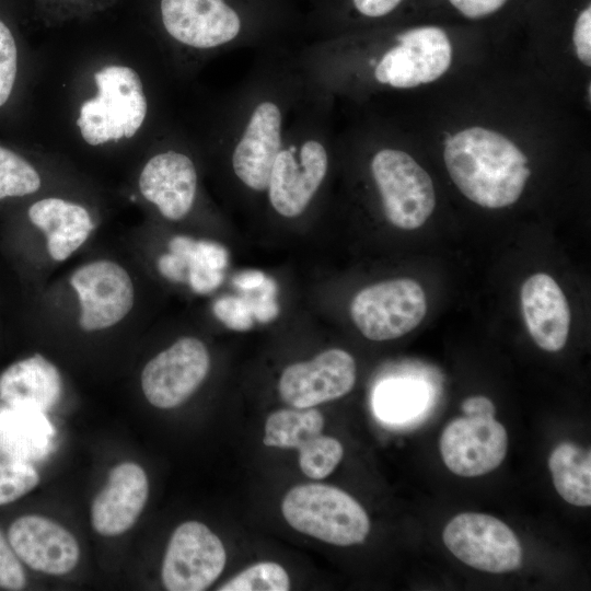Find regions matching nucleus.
<instances>
[{"instance_id":"nucleus-1","label":"nucleus","mask_w":591,"mask_h":591,"mask_svg":"<svg viewBox=\"0 0 591 591\" xmlns=\"http://www.w3.org/2000/svg\"><path fill=\"white\" fill-rule=\"evenodd\" d=\"M314 92L296 54L274 47L232 94L213 138L227 150L243 187L266 193L290 125Z\"/></svg>"},{"instance_id":"nucleus-2","label":"nucleus","mask_w":591,"mask_h":591,"mask_svg":"<svg viewBox=\"0 0 591 591\" xmlns=\"http://www.w3.org/2000/svg\"><path fill=\"white\" fill-rule=\"evenodd\" d=\"M160 34L177 61L268 45L290 22L285 0H157Z\"/></svg>"},{"instance_id":"nucleus-3","label":"nucleus","mask_w":591,"mask_h":591,"mask_svg":"<svg viewBox=\"0 0 591 591\" xmlns=\"http://www.w3.org/2000/svg\"><path fill=\"white\" fill-rule=\"evenodd\" d=\"M443 159L459 190L489 209L513 205L531 175L529 160L505 135L480 126L449 135Z\"/></svg>"},{"instance_id":"nucleus-4","label":"nucleus","mask_w":591,"mask_h":591,"mask_svg":"<svg viewBox=\"0 0 591 591\" xmlns=\"http://www.w3.org/2000/svg\"><path fill=\"white\" fill-rule=\"evenodd\" d=\"M329 105L331 99L315 88L276 157L265 194L281 217L303 215L325 183L331 166Z\"/></svg>"},{"instance_id":"nucleus-5","label":"nucleus","mask_w":591,"mask_h":591,"mask_svg":"<svg viewBox=\"0 0 591 591\" xmlns=\"http://www.w3.org/2000/svg\"><path fill=\"white\" fill-rule=\"evenodd\" d=\"M88 91L74 109V129L90 147L129 141L147 126L152 101L142 74L132 66L109 61L93 69Z\"/></svg>"},{"instance_id":"nucleus-6","label":"nucleus","mask_w":591,"mask_h":591,"mask_svg":"<svg viewBox=\"0 0 591 591\" xmlns=\"http://www.w3.org/2000/svg\"><path fill=\"white\" fill-rule=\"evenodd\" d=\"M281 511L294 530L337 546L360 544L370 531L362 506L344 490L325 484L291 488Z\"/></svg>"},{"instance_id":"nucleus-7","label":"nucleus","mask_w":591,"mask_h":591,"mask_svg":"<svg viewBox=\"0 0 591 591\" xmlns=\"http://www.w3.org/2000/svg\"><path fill=\"white\" fill-rule=\"evenodd\" d=\"M371 178L386 220L397 229L420 228L436 207V192L427 171L406 151L383 147L369 162Z\"/></svg>"},{"instance_id":"nucleus-8","label":"nucleus","mask_w":591,"mask_h":591,"mask_svg":"<svg viewBox=\"0 0 591 591\" xmlns=\"http://www.w3.org/2000/svg\"><path fill=\"white\" fill-rule=\"evenodd\" d=\"M394 44L368 57L367 66L379 85L413 89L442 77L452 62V45L438 26H419L397 33Z\"/></svg>"},{"instance_id":"nucleus-9","label":"nucleus","mask_w":591,"mask_h":591,"mask_svg":"<svg viewBox=\"0 0 591 591\" xmlns=\"http://www.w3.org/2000/svg\"><path fill=\"white\" fill-rule=\"evenodd\" d=\"M350 317L368 339H395L415 329L427 313V298L414 279L380 281L361 289L350 302Z\"/></svg>"},{"instance_id":"nucleus-10","label":"nucleus","mask_w":591,"mask_h":591,"mask_svg":"<svg viewBox=\"0 0 591 591\" xmlns=\"http://www.w3.org/2000/svg\"><path fill=\"white\" fill-rule=\"evenodd\" d=\"M444 545L467 566L493 573L518 569L522 547L513 531L499 519L485 513L455 515L442 533Z\"/></svg>"},{"instance_id":"nucleus-11","label":"nucleus","mask_w":591,"mask_h":591,"mask_svg":"<svg viewBox=\"0 0 591 591\" xmlns=\"http://www.w3.org/2000/svg\"><path fill=\"white\" fill-rule=\"evenodd\" d=\"M227 553L221 540L204 523L187 521L173 532L162 563L169 591H202L221 575Z\"/></svg>"},{"instance_id":"nucleus-12","label":"nucleus","mask_w":591,"mask_h":591,"mask_svg":"<svg viewBox=\"0 0 591 591\" xmlns=\"http://www.w3.org/2000/svg\"><path fill=\"white\" fill-rule=\"evenodd\" d=\"M209 368L206 345L196 337H182L144 366L142 392L154 407H177L199 387Z\"/></svg>"},{"instance_id":"nucleus-13","label":"nucleus","mask_w":591,"mask_h":591,"mask_svg":"<svg viewBox=\"0 0 591 591\" xmlns=\"http://www.w3.org/2000/svg\"><path fill=\"white\" fill-rule=\"evenodd\" d=\"M80 303L79 324L86 332L112 327L135 303V287L127 270L108 259L90 262L70 278Z\"/></svg>"},{"instance_id":"nucleus-14","label":"nucleus","mask_w":591,"mask_h":591,"mask_svg":"<svg viewBox=\"0 0 591 591\" xmlns=\"http://www.w3.org/2000/svg\"><path fill=\"white\" fill-rule=\"evenodd\" d=\"M198 188L197 165L177 144L163 147L150 155L138 176L141 197L170 221H179L192 211Z\"/></svg>"},{"instance_id":"nucleus-15","label":"nucleus","mask_w":591,"mask_h":591,"mask_svg":"<svg viewBox=\"0 0 591 591\" xmlns=\"http://www.w3.org/2000/svg\"><path fill=\"white\" fill-rule=\"evenodd\" d=\"M445 466L463 477L485 475L505 460L508 434L494 416L464 415L450 421L440 438Z\"/></svg>"},{"instance_id":"nucleus-16","label":"nucleus","mask_w":591,"mask_h":591,"mask_svg":"<svg viewBox=\"0 0 591 591\" xmlns=\"http://www.w3.org/2000/svg\"><path fill=\"white\" fill-rule=\"evenodd\" d=\"M357 376L354 357L339 348L327 349L312 360L292 363L282 371L278 391L292 407L311 408L348 394Z\"/></svg>"},{"instance_id":"nucleus-17","label":"nucleus","mask_w":591,"mask_h":591,"mask_svg":"<svg viewBox=\"0 0 591 591\" xmlns=\"http://www.w3.org/2000/svg\"><path fill=\"white\" fill-rule=\"evenodd\" d=\"M8 541L20 560L36 571L62 576L79 561L80 547L74 536L43 515L15 519L8 530Z\"/></svg>"},{"instance_id":"nucleus-18","label":"nucleus","mask_w":591,"mask_h":591,"mask_svg":"<svg viewBox=\"0 0 591 591\" xmlns=\"http://www.w3.org/2000/svg\"><path fill=\"white\" fill-rule=\"evenodd\" d=\"M149 495L143 468L124 462L112 468L106 485L94 497L91 523L103 536H116L128 531L141 514Z\"/></svg>"},{"instance_id":"nucleus-19","label":"nucleus","mask_w":591,"mask_h":591,"mask_svg":"<svg viewBox=\"0 0 591 591\" xmlns=\"http://www.w3.org/2000/svg\"><path fill=\"white\" fill-rule=\"evenodd\" d=\"M520 300L534 343L545 351L561 350L569 335L570 309L555 279L543 273L532 275L521 287Z\"/></svg>"},{"instance_id":"nucleus-20","label":"nucleus","mask_w":591,"mask_h":591,"mask_svg":"<svg viewBox=\"0 0 591 591\" xmlns=\"http://www.w3.org/2000/svg\"><path fill=\"white\" fill-rule=\"evenodd\" d=\"M27 218L46 237L54 260L69 258L94 229L92 216L83 205L61 197H44L27 208Z\"/></svg>"},{"instance_id":"nucleus-21","label":"nucleus","mask_w":591,"mask_h":591,"mask_svg":"<svg viewBox=\"0 0 591 591\" xmlns=\"http://www.w3.org/2000/svg\"><path fill=\"white\" fill-rule=\"evenodd\" d=\"M61 390L58 369L39 354L12 363L0 375V399L9 407L45 413Z\"/></svg>"},{"instance_id":"nucleus-22","label":"nucleus","mask_w":591,"mask_h":591,"mask_svg":"<svg viewBox=\"0 0 591 591\" xmlns=\"http://www.w3.org/2000/svg\"><path fill=\"white\" fill-rule=\"evenodd\" d=\"M54 427L45 413L9 407L0 410V450L12 460H38L53 444Z\"/></svg>"},{"instance_id":"nucleus-23","label":"nucleus","mask_w":591,"mask_h":591,"mask_svg":"<svg viewBox=\"0 0 591 591\" xmlns=\"http://www.w3.org/2000/svg\"><path fill=\"white\" fill-rule=\"evenodd\" d=\"M26 55L12 22L0 13V127L13 120L26 81Z\"/></svg>"},{"instance_id":"nucleus-24","label":"nucleus","mask_w":591,"mask_h":591,"mask_svg":"<svg viewBox=\"0 0 591 591\" xmlns=\"http://www.w3.org/2000/svg\"><path fill=\"white\" fill-rule=\"evenodd\" d=\"M558 495L577 507L591 505V454L571 442L559 443L548 457Z\"/></svg>"},{"instance_id":"nucleus-25","label":"nucleus","mask_w":591,"mask_h":591,"mask_svg":"<svg viewBox=\"0 0 591 591\" xmlns=\"http://www.w3.org/2000/svg\"><path fill=\"white\" fill-rule=\"evenodd\" d=\"M323 428L324 417L314 407L279 409L266 420L263 443L281 449H299L321 434Z\"/></svg>"},{"instance_id":"nucleus-26","label":"nucleus","mask_w":591,"mask_h":591,"mask_svg":"<svg viewBox=\"0 0 591 591\" xmlns=\"http://www.w3.org/2000/svg\"><path fill=\"white\" fill-rule=\"evenodd\" d=\"M172 253L182 256L188 267V280L197 292H208L221 280L220 270L225 263L224 251L211 242L176 236L170 242Z\"/></svg>"},{"instance_id":"nucleus-27","label":"nucleus","mask_w":591,"mask_h":591,"mask_svg":"<svg viewBox=\"0 0 591 591\" xmlns=\"http://www.w3.org/2000/svg\"><path fill=\"white\" fill-rule=\"evenodd\" d=\"M42 184L34 162L14 144L0 139V202L31 197Z\"/></svg>"},{"instance_id":"nucleus-28","label":"nucleus","mask_w":591,"mask_h":591,"mask_svg":"<svg viewBox=\"0 0 591 591\" xmlns=\"http://www.w3.org/2000/svg\"><path fill=\"white\" fill-rule=\"evenodd\" d=\"M426 391L417 382L396 380L381 384L374 396L376 414L387 421H402L417 415L426 403Z\"/></svg>"},{"instance_id":"nucleus-29","label":"nucleus","mask_w":591,"mask_h":591,"mask_svg":"<svg viewBox=\"0 0 591 591\" xmlns=\"http://www.w3.org/2000/svg\"><path fill=\"white\" fill-rule=\"evenodd\" d=\"M298 450L300 468L311 479H323L328 476L344 455L341 443L322 433L310 439Z\"/></svg>"},{"instance_id":"nucleus-30","label":"nucleus","mask_w":591,"mask_h":591,"mask_svg":"<svg viewBox=\"0 0 591 591\" xmlns=\"http://www.w3.org/2000/svg\"><path fill=\"white\" fill-rule=\"evenodd\" d=\"M290 580L282 566L274 561L257 563L228 582L219 591H287Z\"/></svg>"},{"instance_id":"nucleus-31","label":"nucleus","mask_w":591,"mask_h":591,"mask_svg":"<svg viewBox=\"0 0 591 591\" xmlns=\"http://www.w3.org/2000/svg\"><path fill=\"white\" fill-rule=\"evenodd\" d=\"M39 483L37 471L25 461L0 462V506L23 497Z\"/></svg>"},{"instance_id":"nucleus-32","label":"nucleus","mask_w":591,"mask_h":591,"mask_svg":"<svg viewBox=\"0 0 591 591\" xmlns=\"http://www.w3.org/2000/svg\"><path fill=\"white\" fill-rule=\"evenodd\" d=\"M26 584V576L20 558L0 531V588L21 590Z\"/></svg>"},{"instance_id":"nucleus-33","label":"nucleus","mask_w":591,"mask_h":591,"mask_svg":"<svg viewBox=\"0 0 591 591\" xmlns=\"http://www.w3.org/2000/svg\"><path fill=\"white\" fill-rule=\"evenodd\" d=\"M572 43L575 53L582 65L591 66V7L588 5L578 15L573 32Z\"/></svg>"},{"instance_id":"nucleus-34","label":"nucleus","mask_w":591,"mask_h":591,"mask_svg":"<svg viewBox=\"0 0 591 591\" xmlns=\"http://www.w3.org/2000/svg\"><path fill=\"white\" fill-rule=\"evenodd\" d=\"M403 0H348L349 9L359 18L380 20L394 12Z\"/></svg>"},{"instance_id":"nucleus-35","label":"nucleus","mask_w":591,"mask_h":591,"mask_svg":"<svg viewBox=\"0 0 591 591\" xmlns=\"http://www.w3.org/2000/svg\"><path fill=\"white\" fill-rule=\"evenodd\" d=\"M450 3L468 19H480L498 11L508 0H449Z\"/></svg>"},{"instance_id":"nucleus-36","label":"nucleus","mask_w":591,"mask_h":591,"mask_svg":"<svg viewBox=\"0 0 591 591\" xmlns=\"http://www.w3.org/2000/svg\"><path fill=\"white\" fill-rule=\"evenodd\" d=\"M158 267L164 277L173 281L185 280L186 270L188 271L186 260L172 252L159 258Z\"/></svg>"},{"instance_id":"nucleus-37","label":"nucleus","mask_w":591,"mask_h":591,"mask_svg":"<svg viewBox=\"0 0 591 591\" xmlns=\"http://www.w3.org/2000/svg\"><path fill=\"white\" fill-rule=\"evenodd\" d=\"M464 415L495 416V405L485 396H471L462 403Z\"/></svg>"},{"instance_id":"nucleus-38","label":"nucleus","mask_w":591,"mask_h":591,"mask_svg":"<svg viewBox=\"0 0 591 591\" xmlns=\"http://www.w3.org/2000/svg\"><path fill=\"white\" fill-rule=\"evenodd\" d=\"M60 1H65L66 3H68V2H69V3H70V2H71V3H77V2H84V1H86V0H60Z\"/></svg>"}]
</instances>
